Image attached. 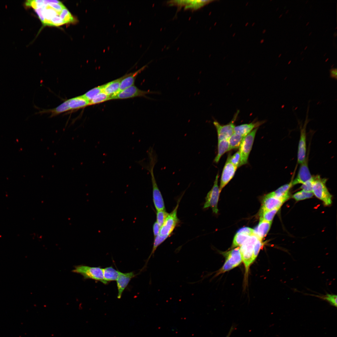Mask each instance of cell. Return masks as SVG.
I'll return each mask as SVG.
<instances>
[{
    "instance_id": "6da1fadb",
    "label": "cell",
    "mask_w": 337,
    "mask_h": 337,
    "mask_svg": "<svg viewBox=\"0 0 337 337\" xmlns=\"http://www.w3.org/2000/svg\"><path fill=\"white\" fill-rule=\"evenodd\" d=\"M149 163L145 167L150 173L153 188V203L157 211L165 210L164 202L162 194L159 188L154 173V168L157 162V157L154 151L150 150L148 151Z\"/></svg>"
},
{
    "instance_id": "7a4b0ae2",
    "label": "cell",
    "mask_w": 337,
    "mask_h": 337,
    "mask_svg": "<svg viewBox=\"0 0 337 337\" xmlns=\"http://www.w3.org/2000/svg\"><path fill=\"white\" fill-rule=\"evenodd\" d=\"M314 180L312 192L316 197L321 200L326 206L332 203V196L326 185V179L322 178L320 176H313Z\"/></svg>"
},
{
    "instance_id": "3957f363",
    "label": "cell",
    "mask_w": 337,
    "mask_h": 337,
    "mask_svg": "<svg viewBox=\"0 0 337 337\" xmlns=\"http://www.w3.org/2000/svg\"><path fill=\"white\" fill-rule=\"evenodd\" d=\"M181 199V198L178 199L176 206L173 210L169 213L163 224L160 228L158 235L164 241L171 234L179 222V220L177 215V211Z\"/></svg>"
},
{
    "instance_id": "277c9868",
    "label": "cell",
    "mask_w": 337,
    "mask_h": 337,
    "mask_svg": "<svg viewBox=\"0 0 337 337\" xmlns=\"http://www.w3.org/2000/svg\"><path fill=\"white\" fill-rule=\"evenodd\" d=\"M102 269L99 267H90L79 265L76 266L72 271L81 275L85 279H90L100 281L106 284L107 283L104 280Z\"/></svg>"
},
{
    "instance_id": "5b68a950",
    "label": "cell",
    "mask_w": 337,
    "mask_h": 337,
    "mask_svg": "<svg viewBox=\"0 0 337 337\" xmlns=\"http://www.w3.org/2000/svg\"><path fill=\"white\" fill-rule=\"evenodd\" d=\"M258 238L254 234L250 236L240 248L242 261L244 265L247 273L248 271L250 265L253 262L252 257L254 247Z\"/></svg>"
},
{
    "instance_id": "8992f818",
    "label": "cell",
    "mask_w": 337,
    "mask_h": 337,
    "mask_svg": "<svg viewBox=\"0 0 337 337\" xmlns=\"http://www.w3.org/2000/svg\"><path fill=\"white\" fill-rule=\"evenodd\" d=\"M225 261L218 274L229 271L239 265L242 261L240 247H237L228 252H223Z\"/></svg>"
},
{
    "instance_id": "52a82bcc",
    "label": "cell",
    "mask_w": 337,
    "mask_h": 337,
    "mask_svg": "<svg viewBox=\"0 0 337 337\" xmlns=\"http://www.w3.org/2000/svg\"><path fill=\"white\" fill-rule=\"evenodd\" d=\"M258 128L254 129L243 139L239 147L241 159L239 167L247 163L250 152L252 150L256 132Z\"/></svg>"
},
{
    "instance_id": "ba28073f",
    "label": "cell",
    "mask_w": 337,
    "mask_h": 337,
    "mask_svg": "<svg viewBox=\"0 0 337 337\" xmlns=\"http://www.w3.org/2000/svg\"><path fill=\"white\" fill-rule=\"evenodd\" d=\"M239 113L238 110L235 114L232 120L228 124L222 125L218 121L214 120L213 124L217 133L218 141L228 139L234 132V123Z\"/></svg>"
},
{
    "instance_id": "9c48e42d",
    "label": "cell",
    "mask_w": 337,
    "mask_h": 337,
    "mask_svg": "<svg viewBox=\"0 0 337 337\" xmlns=\"http://www.w3.org/2000/svg\"><path fill=\"white\" fill-rule=\"evenodd\" d=\"M218 174H217L213 185L205 198V202L203 206L204 208L211 207L213 212L215 213L218 212L217 203L220 193L218 185Z\"/></svg>"
},
{
    "instance_id": "30bf717a",
    "label": "cell",
    "mask_w": 337,
    "mask_h": 337,
    "mask_svg": "<svg viewBox=\"0 0 337 337\" xmlns=\"http://www.w3.org/2000/svg\"><path fill=\"white\" fill-rule=\"evenodd\" d=\"M309 108L308 107L304 124L302 127H300V135L298 143L297 155V162L300 164L304 161L306 158V127L308 123L310 121L308 119Z\"/></svg>"
},
{
    "instance_id": "8fae6325",
    "label": "cell",
    "mask_w": 337,
    "mask_h": 337,
    "mask_svg": "<svg viewBox=\"0 0 337 337\" xmlns=\"http://www.w3.org/2000/svg\"><path fill=\"white\" fill-rule=\"evenodd\" d=\"M158 94L157 92L141 90L134 85L127 88L110 97V100L124 99L137 97H146V94Z\"/></svg>"
},
{
    "instance_id": "7c38bea8",
    "label": "cell",
    "mask_w": 337,
    "mask_h": 337,
    "mask_svg": "<svg viewBox=\"0 0 337 337\" xmlns=\"http://www.w3.org/2000/svg\"><path fill=\"white\" fill-rule=\"evenodd\" d=\"M308 158L306 157L305 160L301 164L297 176L292 181V185L299 184H303L311 179L312 176L308 166Z\"/></svg>"
},
{
    "instance_id": "4fadbf2b",
    "label": "cell",
    "mask_w": 337,
    "mask_h": 337,
    "mask_svg": "<svg viewBox=\"0 0 337 337\" xmlns=\"http://www.w3.org/2000/svg\"><path fill=\"white\" fill-rule=\"evenodd\" d=\"M237 168L227 159L221 176L219 188L220 192L223 188L233 178Z\"/></svg>"
},
{
    "instance_id": "5bb4252c",
    "label": "cell",
    "mask_w": 337,
    "mask_h": 337,
    "mask_svg": "<svg viewBox=\"0 0 337 337\" xmlns=\"http://www.w3.org/2000/svg\"><path fill=\"white\" fill-rule=\"evenodd\" d=\"M284 202L272 195L271 193L264 198L260 210H270L280 208Z\"/></svg>"
},
{
    "instance_id": "9a60e30c",
    "label": "cell",
    "mask_w": 337,
    "mask_h": 337,
    "mask_svg": "<svg viewBox=\"0 0 337 337\" xmlns=\"http://www.w3.org/2000/svg\"><path fill=\"white\" fill-rule=\"evenodd\" d=\"M135 276L133 272L122 273L120 272L116 280L118 290L117 298L120 299L122 293L131 279Z\"/></svg>"
},
{
    "instance_id": "2e32d148",
    "label": "cell",
    "mask_w": 337,
    "mask_h": 337,
    "mask_svg": "<svg viewBox=\"0 0 337 337\" xmlns=\"http://www.w3.org/2000/svg\"><path fill=\"white\" fill-rule=\"evenodd\" d=\"M213 0H178L177 5L178 7H184L185 10H197L212 2Z\"/></svg>"
},
{
    "instance_id": "e0dca14e",
    "label": "cell",
    "mask_w": 337,
    "mask_h": 337,
    "mask_svg": "<svg viewBox=\"0 0 337 337\" xmlns=\"http://www.w3.org/2000/svg\"><path fill=\"white\" fill-rule=\"evenodd\" d=\"M265 122V120L235 126L234 132L243 137H245L254 129Z\"/></svg>"
},
{
    "instance_id": "ac0fdd59",
    "label": "cell",
    "mask_w": 337,
    "mask_h": 337,
    "mask_svg": "<svg viewBox=\"0 0 337 337\" xmlns=\"http://www.w3.org/2000/svg\"><path fill=\"white\" fill-rule=\"evenodd\" d=\"M146 66H144L135 72L125 75L122 77L119 92L129 86L134 85L137 76L146 68Z\"/></svg>"
},
{
    "instance_id": "d6986e66",
    "label": "cell",
    "mask_w": 337,
    "mask_h": 337,
    "mask_svg": "<svg viewBox=\"0 0 337 337\" xmlns=\"http://www.w3.org/2000/svg\"><path fill=\"white\" fill-rule=\"evenodd\" d=\"M122 77L103 85L102 91L110 97L119 92Z\"/></svg>"
},
{
    "instance_id": "ffe728a7",
    "label": "cell",
    "mask_w": 337,
    "mask_h": 337,
    "mask_svg": "<svg viewBox=\"0 0 337 337\" xmlns=\"http://www.w3.org/2000/svg\"><path fill=\"white\" fill-rule=\"evenodd\" d=\"M292 181L281 186L275 191L270 193L275 197L280 199L284 202L290 197V190L292 186Z\"/></svg>"
},
{
    "instance_id": "44dd1931",
    "label": "cell",
    "mask_w": 337,
    "mask_h": 337,
    "mask_svg": "<svg viewBox=\"0 0 337 337\" xmlns=\"http://www.w3.org/2000/svg\"><path fill=\"white\" fill-rule=\"evenodd\" d=\"M271 223L272 222L260 219L258 225L253 229L254 234L259 238L262 240L269 231Z\"/></svg>"
},
{
    "instance_id": "7402d4cb",
    "label": "cell",
    "mask_w": 337,
    "mask_h": 337,
    "mask_svg": "<svg viewBox=\"0 0 337 337\" xmlns=\"http://www.w3.org/2000/svg\"><path fill=\"white\" fill-rule=\"evenodd\" d=\"M69 105L71 110L81 109L90 105V102L83 95L69 99Z\"/></svg>"
},
{
    "instance_id": "603a6c76",
    "label": "cell",
    "mask_w": 337,
    "mask_h": 337,
    "mask_svg": "<svg viewBox=\"0 0 337 337\" xmlns=\"http://www.w3.org/2000/svg\"><path fill=\"white\" fill-rule=\"evenodd\" d=\"M42 7V13L45 19L43 25L51 26V20L54 17L59 15L60 14L48 4Z\"/></svg>"
},
{
    "instance_id": "cb8c5ba5",
    "label": "cell",
    "mask_w": 337,
    "mask_h": 337,
    "mask_svg": "<svg viewBox=\"0 0 337 337\" xmlns=\"http://www.w3.org/2000/svg\"><path fill=\"white\" fill-rule=\"evenodd\" d=\"M102 270L104 280L107 283L112 281H116L120 272L111 266L103 268Z\"/></svg>"
},
{
    "instance_id": "d4e9b609",
    "label": "cell",
    "mask_w": 337,
    "mask_h": 337,
    "mask_svg": "<svg viewBox=\"0 0 337 337\" xmlns=\"http://www.w3.org/2000/svg\"><path fill=\"white\" fill-rule=\"evenodd\" d=\"M230 150L229 145L228 139H225L218 142V151L214 161L217 163L221 157L226 152Z\"/></svg>"
},
{
    "instance_id": "484cf974",
    "label": "cell",
    "mask_w": 337,
    "mask_h": 337,
    "mask_svg": "<svg viewBox=\"0 0 337 337\" xmlns=\"http://www.w3.org/2000/svg\"><path fill=\"white\" fill-rule=\"evenodd\" d=\"M245 137L234 133L228 139L230 150L239 148Z\"/></svg>"
},
{
    "instance_id": "4316f807",
    "label": "cell",
    "mask_w": 337,
    "mask_h": 337,
    "mask_svg": "<svg viewBox=\"0 0 337 337\" xmlns=\"http://www.w3.org/2000/svg\"><path fill=\"white\" fill-rule=\"evenodd\" d=\"M70 110L68 99L65 100L57 107L49 111L51 113V116H53Z\"/></svg>"
},
{
    "instance_id": "83f0119b",
    "label": "cell",
    "mask_w": 337,
    "mask_h": 337,
    "mask_svg": "<svg viewBox=\"0 0 337 337\" xmlns=\"http://www.w3.org/2000/svg\"><path fill=\"white\" fill-rule=\"evenodd\" d=\"M279 209H275L270 210H260V219L272 222L275 214Z\"/></svg>"
},
{
    "instance_id": "f1b7e54d",
    "label": "cell",
    "mask_w": 337,
    "mask_h": 337,
    "mask_svg": "<svg viewBox=\"0 0 337 337\" xmlns=\"http://www.w3.org/2000/svg\"><path fill=\"white\" fill-rule=\"evenodd\" d=\"M110 100V97L102 91L98 94L90 101V105L98 104Z\"/></svg>"
},
{
    "instance_id": "f546056e",
    "label": "cell",
    "mask_w": 337,
    "mask_h": 337,
    "mask_svg": "<svg viewBox=\"0 0 337 337\" xmlns=\"http://www.w3.org/2000/svg\"><path fill=\"white\" fill-rule=\"evenodd\" d=\"M249 237L243 233H237L234 238L232 247L241 246Z\"/></svg>"
},
{
    "instance_id": "4dcf8cb0",
    "label": "cell",
    "mask_w": 337,
    "mask_h": 337,
    "mask_svg": "<svg viewBox=\"0 0 337 337\" xmlns=\"http://www.w3.org/2000/svg\"><path fill=\"white\" fill-rule=\"evenodd\" d=\"M103 85L95 87L89 90L83 96L89 102L98 94L102 91Z\"/></svg>"
},
{
    "instance_id": "1f68e13d",
    "label": "cell",
    "mask_w": 337,
    "mask_h": 337,
    "mask_svg": "<svg viewBox=\"0 0 337 337\" xmlns=\"http://www.w3.org/2000/svg\"><path fill=\"white\" fill-rule=\"evenodd\" d=\"M313 196L312 192H306L301 190L295 193L292 197L295 200L298 201L310 198Z\"/></svg>"
},
{
    "instance_id": "d6a6232c",
    "label": "cell",
    "mask_w": 337,
    "mask_h": 337,
    "mask_svg": "<svg viewBox=\"0 0 337 337\" xmlns=\"http://www.w3.org/2000/svg\"><path fill=\"white\" fill-rule=\"evenodd\" d=\"M59 16L64 23L72 22L74 21L72 16L66 7L62 10L59 14Z\"/></svg>"
},
{
    "instance_id": "836d02e7",
    "label": "cell",
    "mask_w": 337,
    "mask_h": 337,
    "mask_svg": "<svg viewBox=\"0 0 337 337\" xmlns=\"http://www.w3.org/2000/svg\"><path fill=\"white\" fill-rule=\"evenodd\" d=\"M156 222L161 227L163 224L169 214L165 210L157 211Z\"/></svg>"
},
{
    "instance_id": "e575fe53",
    "label": "cell",
    "mask_w": 337,
    "mask_h": 337,
    "mask_svg": "<svg viewBox=\"0 0 337 337\" xmlns=\"http://www.w3.org/2000/svg\"><path fill=\"white\" fill-rule=\"evenodd\" d=\"M241 156L239 151H238L232 156L229 155L227 159L237 168L239 167Z\"/></svg>"
},
{
    "instance_id": "d590c367",
    "label": "cell",
    "mask_w": 337,
    "mask_h": 337,
    "mask_svg": "<svg viewBox=\"0 0 337 337\" xmlns=\"http://www.w3.org/2000/svg\"><path fill=\"white\" fill-rule=\"evenodd\" d=\"M262 240L258 238L254 244L252 257L253 262L258 256L260 250L263 245Z\"/></svg>"
},
{
    "instance_id": "8d00e7d4",
    "label": "cell",
    "mask_w": 337,
    "mask_h": 337,
    "mask_svg": "<svg viewBox=\"0 0 337 337\" xmlns=\"http://www.w3.org/2000/svg\"><path fill=\"white\" fill-rule=\"evenodd\" d=\"M314 180L313 176L312 178L302 184L300 188L304 191L307 192H312V187Z\"/></svg>"
},
{
    "instance_id": "74e56055",
    "label": "cell",
    "mask_w": 337,
    "mask_h": 337,
    "mask_svg": "<svg viewBox=\"0 0 337 337\" xmlns=\"http://www.w3.org/2000/svg\"><path fill=\"white\" fill-rule=\"evenodd\" d=\"M323 299L327 300L330 303L336 307L337 306V295L334 294H327L322 297Z\"/></svg>"
},
{
    "instance_id": "f35d334b",
    "label": "cell",
    "mask_w": 337,
    "mask_h": 337,
    "mask_svg": "<svg viewBox=\"0 0 337 337\" xmlns=\"http://www.w3.org/2000/svg\"><path fill=\"white\" fill-rule=\"evenodd\" d=\"M237 233H243L249 236H250L254 234L253 229L247 227H243L240 229L238 231Z\"/></svg>"
},
{
    "instance_id": "ab89813d",
    "label": "cell",
    "mask_w": 337,
    "mask_h": 337,
    "mask_svg": "<svg viewBox=\"0 0 337 337\" xmlns=\"http://www.w3.org/2000/svg\"><path fill=\"white\" fill-rule=\"evenodd\" d=\"M51 26H57L65 24L59 16L52 18L51 20Z\"/></svg>"
},
{
    "instance_id": "60d3db41",
    "label": "cell",
    "mask_w": 337,
    "mask_h": 337,
    "mask_svg": "<svg viewBox=\"0 0 337 337\" xmlns=\"http://www.w3.org/2000/svg\"><path fill=\"white\" fill-rule=\"evenodd\" d=\"M48 5L53 8L59 14H60L62 10L65 7L62 3L60 4L48 3Z\"/></svg>"
},
{
    "instance_id": "b9f144b4",
    "label": "cell",
    "mask_w": 337,
    "mask_h": 337,
    "mask_svg": "<svg viewBox=\"0 0 337 337\" xmlns=\"http://www.w3.org/2000/svg\"><path fill=\"white\" fill-rule=\"evenodd\" d=\"M35 11L38 15L40 20L43 24L45 21V18L42 13V7L35 9Z\"/></svg>"
},
{
    "instance_id": "7bdbcfd3",
    "label": "cell",
    "mask_w": 337,
    "mask_h": 337,
    "mask_svg": "<svg viewBox=\"0 0 337 337\" xmlns=\"http://www.w3.org/2000/svg\"><path fill=\"white\" fill-rule=\"evenodd\" d=\"M160 227L159 225L157 222H155L153 225V232L154 237H156L159 234Z\"/></svg>"
},
{
    "instance_id": "ee69618b",
    "label": "cell",
    "mask_w": 337,
    "mask_h": 337,
    "mask_svg": "<svg viewBox=\"0 0 337 337\" xmlns=\"http://www.w3.org/2000/svg\"><path fill=\"white\" fill-rule=\"evenodd\" d=\"M330 78L336 80L337 78V69L336 68H332L330 70Z\"/></svg>"
},
{
    "instance_id": "f6af8a7d",
    "label": "cell",
    "mask_w": 337,
    "mask_h": 337,
    "mask_svg": "<svg viewBox=\"0 0 337 337\" xmlns=\"http://www.w3.org/2000/svg\"><path fill=\"white\" fill-rule=\"evenodd\" d=\"M45 1L48 4V3L60 4L61 3V2L60 1L56 0H45Z\"/></svg>"
},
{
    "instance_id": "bcb514c9",
    "label": "cell",
    "mask_w": 337,
    "mask_h": 337,
    "mask_svg": "<svg viewBox=\"0 0 337 337\" xmlns=\"http://www.w3.org/2000/svg\"><path fill=\"white\" fill-rule=\"evenodd\" d=\"M282 14H281V15H280V16H279V18H280V17H281V16H282Z\"/></svg>"
},
{
    "instance_id": "7dc6e473",
    "label": "cell",
    "mask_w": 337,
    "mask_h": 337,
    "mask_svg": "<svg viewBox=\"0 0 337 337\" xmlns=\"http://www.w3.org/2000/svg\"><path fill=\"white\" fill-rule=\"evenodd\" d=\"M288 11H289V10H287V11H286V13H287L288 12Z\"/></svg>"
},
{
    "instance_id": "c3c4849f",
    "label": "cell",
    "mask_w": 337,
    "mask_h": 337,
    "mask_svg": "<svg viewBox=\"0 0 337 337\" xmlns=\"http://www.w3.org/2000/svg\"><path fill=\"white\" fill-rule=\"evenodd\" d=\"M307 46H306L304 48L305 50L307 48Z\"/></svg>"
},
{
    "instance_id": "681fc988",
    "label": "cell",
    "mask_w": 337,
    "mask_h": 337,
    "mask_svg": "<svg viewBox=\"0 0 337 337\" xmlns=\"http://www.w3.org/2000/svg\"><path fill=\"white\" fill-rule=\"evenodd\" d=\"M309 22H307V24H306V26H307V25H308V24H309Z\"/></svg>"
},
{
    "instance_id": "f907efd6",
    "label": "cell",
    "mask_w": 337,
    "mask_h": 337,
    "mask_svg": "<svg viewBox=\"0 0 337 337\" xmlns=\"http://www.w3.org/2000/svg\"><path fill=\"white\" fill-rule=\"evenodd\" d=\"M328 59H329V58H327V59H326V60H325V61H327L328 60Z\"/></svg>"
},
{
    "instance_id": "816d5d0a",
    "label": "cell",
    "mask_w": 337,
    "mask_h": 337,
    "mask_svg": "<svg viewBox=\"0 0 337 337\" xmlns=\"http://www.w3.org/2000/svg\"><path fill=\"white\" fill-rule=\"evenodd\" d=\"M281 54H280L279 55V57H280V56H281Z\"/></svg>"
},
{
    "instance_id": "f5cc1de1",
    "label": "cell",
    "mask_w": 337,
    "mask_h": 337,
    "mask_svg": "<svg viewBox=\"0 0 337 337\" xmlns=\"http://www.w3.org/2000/svg\"><path fill=\"white\" fill-rule=\"evenodd\" d=\"M229 334L226 337H229Z\"/></svg>"
},
{
    "instance_id": "db71d44e",
    "label": "cell",
    "mask_w": 337,
    "mask_h": 337,
    "mask_svg": "<svg viewBox=\"0 0 337 337\" xmlns=\"http://www.w3.org/2000/svg\"><path fill=\"white\" fill-rule=\"evenodd\" d=\"M311 34V32H310V34H309V36H310V34Z\"/></svg>"
},
{
    "instance_id": "11a10c76",
    "label": "cell",
    "mask_w": 337,
    "mask_h": 337,
    "mask_svg": "<svg viewBox=\"0 0 337 337\" xmlns=\"http://www.w3.org/2000/svg\"><path fill=\"white\" fill-rule=\"evenodd\" d=\"M291 62V61H290L289 62V63H290Z\"/></svg>"
},
{
    "instance_id": "9f6ffc18",
    "label": "cell",
    "mask_w": 337,
    "mask_h": 337,
    "mask_svg": "<svg viewBox=\"0 0 337 337\" xmlns=\"http://www.w3.org/2000/svg\"><path fill=\"white\" fill-rule=\"evenodd\" d=\"M302 52H303V51L301 52V53L300 54H301L302 53Z\"/></svg>"
},
{
    "instance_id": "6f0895ef",
    "label": "cell",
    "mask_w": 337,
    "mask_h": 337,
    "mask_svg": "<svg viewBox=\"0 0 337 337\" xmlns=\"http://www.w3.org/2000/svg\"><path fill=\"white\" fill-rule=\"evenodd\" d=\"M286 7H284V8H286Z\"/></svg>"
}]
</instances>
